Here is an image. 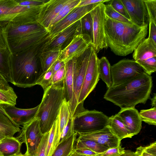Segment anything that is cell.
<instances>
[{
	"label": "cell",
	"mask_w": 156,
	"mask_h": 156,
	"mask_svg": "<svg viewBox=\"0 0 156 156\" xmlns=\"http://www.w3.org/2000/svg\"><path fill=\"white\" fill-rule=\"evenodd\" d=\"M47 40L10 54V82L22 88L30 87L36 85L44 73L39 56L42 45Z\"/></svg>",
	"instance_id": "obj_1"
},
{
	"label": "cell",
	"mask_w": 156,
	"mask_h": 156,
	"mask_svg": "<svg viewBox=\"0 0 156 156\" xmlns=\"http://www.w3.org/2000/svg\"><path fill=\"white\" fill-rule=\"evenodd\" d=\"M148 26L121 22L106 16L105 29L108 47L117 55L124 56L131 53L146 38Z\"/></svg>",
	"instance_id": "obj_2"
},
{
	"label": "cell",
	"mask_w": 156,
	"mask_h": 156,
	"mask_svg": "<svg viewBox=\"0 0 156 156\" xmlns=\"http://www.w3.org/2000/svg\"><path fill=\"white\" fill-rule=\"evenodd\" d=\"M152 86V77L145 73L108 88L104 98L121 109L135 107L146 103Z\"/></svg>",
	"instance_id": "obj_3"
},
{
	"label": "cell",
	"mask_w": 156,
	"mask_h": 156,
	"mask_svg": "<svg viewBox=\"0 0 156 156\" xmlns=\"http://www.w3.org/2000/svg\"><path fill=\"white\" fill-rule=\"evenodd\" d=\"M7 46L10 54L28 48L49 39L48 31L38 23L18 24L1 22Z\"/></svg>",
	"instance_id": "obj_4"
},
{
	"label": "cell",
	"mask_w": 156,
	"mask_h": 156,
	"mask_svg": "<svg viewBox=\"0 0 156 156\" xmlns=\"http://www.w3.org/2000/svg\"><path fill=\"white\" fill-rule=\"evenodd\" d=\"M64 100L63 84L52 85L44 92L35 117L44 134L50 131L56 120Z\"/></svg>",
	"instance_id": "obj_5"
},
{
	"label": "cell",
	"mask_w": 156,
	"mask_h": 156,
	"mask_svg": "<svg viewBox=\"0 0 156 156\" xmlns=\"http://www.w3.org/2000/svg\"><path fill=\"white\" fill-rule=\"evenodd\" d=\"M109 117L96 110L85 111L73 118L74 131L78 134L93 132L108 126Z\"/></svg>",
	"instance_id": "obj_6"
},
{
	"label": "cell",
	"mask_w": 156,
	"mask_h": 156,
	"mask_svg": "<svg viewBox=\"0 0 156 156\" xmlns=\"http://www.w3.org/2000/svg\"><path fill=\"white\" fill-rule=\"evenodd\" d=\"M93 47H89L80 56L74 58L73 74V97L70 107V116L73 118L76 114L78 101L83 83L87 66Z\"/></svg>",
	"instance_id": "obj_7"
},
{
	"label": "cell",
	"mask_w": 156,
	"mask_h": 156,
	"mask_svg": "<svg viewBox=\"0 0 156 156\" xmlns=\"http://www.w3.org/2000/svg\"><path fill=\"white\" fill-rule=\"evenodd\" d=\"M98 59L97 53L93 48L79 96L76 115L86 110L83 107L84 101L94 89L99 80Z\"/></svg>",
	"instance_id": "obj_8"
},
{
	"label": "cell",
	"mask_w": 156,
	"mask_h": 156,
	"mask_svg": "<svg viewBox=\"0 0 156 156\" xmlns=\"http://www.w3.org/2000/svg\"><path fill=\"white\" fill-rule=\"evenodd\" d=\"M105 4L101 3L90 12L93 20L92 46L97 53L108 48L105 37V24L106 15Z\"/></svg>",
	"instance_id": "obj_9"
},
{
	"label": "cell",
	"mask_w": 156,
	"mask_h": 156,
	"mask_svg": "<svg viewBox=\"0 0 156 156\" xmlns=\"http://www.w3.org/2000/svg\"><path fill=\"white\" fill-rule=\"evenodd\" d=\"M133 57L148 75H151L156 72V44L148 37L145 38L136 48Z\"/></svg>",
	"instance_id": "obj_10"
},
{
	"label": "cell",
	"mask_w": 156,
	"mask_h": 156,
	"mask_svg": "<svg viewBox=\"0 0 156 156\" xmlns=\"http://www.w3.org/2000/svg\"><path fill=\"white\" fill-rule=\"evenodd\" d=\"M112 85L146 73L144 69L133 59H123L111 66Z\"/></svg>",
	"instance_id": "obj_11"
},
{
	"label": "cell",
	"mask_w": 156,
	"mask_h": 156,
	"mask_svg": "<svg viewBox=\"0 0 156 156\" xmlns=\"http://www.w3.org/2000/svg\"><path fill=\"white\" fill-rule=\"evenodd\" d=\"M17 138L25 144L26 152L30 156H35L37 148L43 136L38 119L35 117L24 124Z\"/></svg>",
	"instance_id": "obj_12"
},
{
	"label": "cell",
	"mask_w": 156,
	"mask_h": 156,
	"mask_svg": "<svg viewBox=\"0 0 156 156\" xmlns=\"http://www.w3.org/2000/svg\"><path fill=\"white\" fill-rule=\"evenodd\" d=\"M81 34L80 20L48 39L42 45L41 52L61 51L65 48L76 35Z\"/></svg>",
	"instance_id": "obj_13"
},
{
	"label": "cell",
	"mask_w": 156,
	"mask_h": 156,
	"mask_svg": "<svg viewBox=\"0 0 156 156\" xmlns=\"http://www.w3.org/2000/svg\"><path fill=\"white\" fill-rule=\"evenodd\" d=\"M92 40L87 35L79 34L75 35L69 44L60 51L58 59L65 63L80 56L90 46Z\"/></svg>",
	"instance_id": "obj_14"
},
{
	"label": "cell",
	"mask_w": 156,
	"mask_h": 156,
	"mask_svg": "<svg viewBox=\"0 0 156 156\" xmlns=\"http://www.w3.org/2000/svg\"><path fill=\"white\" fill-rule=\"evenodd\" d=\"M100 3L80 7H76L74 8L65 17L48 30L49 39L53 37L73 24L80 20L82 17L89 13Z\"/></svg>",
	"instance_id": "obj_15"
},
{
	"label": "cell",
	"mask_w": 156,
	"mask_h": 156,
	"mask_svg": "<svg viewBox=\"0 0 156 156\" xmlns=\"http://www.w3.org/2000/svg\"><path fill=\"white\" fill-rule=\"evenodd\" d=\"M134 24L140 27L148 25V17L144 0H121Z\"/></svg>",
	"instance_id": "obj_16"
},
{
	"label": "cell",
	"mask_w": 156,
	"mask_h": 156,
	"mask_svg": "<svg viewBox=\"0 0 156 156\" xmlns=\"http://www.w3.org/2000/svg\"><path fill=\"white\" fill-rule=\"evenodd\" d=\"M26 9V6L20 5L16 0H0V22L17 23Z\"/></svg>",
	"instance_id": "obj_17"
},
{
	"label": "cell",
	"mask_w": 156,
	"mask_h": 156,
	"mask_svg": "<svg viewBox=\"0 0 156 156\" xmlns=\"http://www.w3.org/2000/svg\"><path fill=\"white\" fill-rule=\"evenodd\" d=\"M69 0H48L42 6L37 21L48 30L52 22Z\"/></svg>",
	"instance_id": "obj_18"
},
{
	"label": "cell",
	"mask_w": 156,
	"mask_h": 156,
	"mask_svg": "<svg viewBox=\"0 0 156 156\" xmlns=\"http://www.w3.org/2000/svg\"><path fill=\"white\" fill-rule=\"evenodd\" d=\"M78 135H79L78 138L93 141L108 148L120 145L121 140L112 132L108 126L95 132L80 133Z\"/></svg>",
	"instance_id": "obj_19"
},
{
	"label": "cell",
	"mask_w": 156,
	"mask_h": 156,
	"mask_svg": "<svg viewBox=\"0 0 156 156\" xmlns=\"http://www.w3.org/2000/svg\"><path fill=\"white\" fill-rule=\"evenodd\" d=\"M2 110L16 125L20 127L35 117L39 105L31 108L21 109L15 105H0Z\"/></svg>",
	"instance_id": "obj_20"
},
{
	"label": "cell",
	"mask_w": 156,
	"mask_h": 156,
	"mask_svg": "<svg viewBox=\"0 0 156 156\" xmlns=\"http://www.w3.org/2000/svg\"><path fill=\"white\" fill-rule=\"evenodd\" d=\"M132 137L137 135L142 128V121L138 111L135 107L121 109L117 114Z\"/></svg>",
	"instance_id": "obj_21"
},
{
	"label": "cell",
	"mask_w": 156,
	"mask_h": 156,
	"mask_svg": "<svg viewBox=\"0 0 156 156\" xmlns=\"http://www.w3.org/2000/svg\"><path fill=\"white\" fill-rule=\"evenodd\" d=\"M74 58L65 63L66 74L63 81V98L70 107L73 97V74Z\"/></svg>",
	"instance_id": "obj_22"
},
{
	"label": "cell",
	"mask_w": 156,
	"mask_h": 156,
	"mask_svg": "<svg viewBox=\"0 0 156 156\" xmlns=\"http://www.w3.org/2000/svg\"><path fill=\"white\" fill-rule=\"evenodd\" d=\"M22 144L17 137L5 136L0 141V152L3 156L17 154L20 152Z\"/></svg>",
	"instance_id": "obj_23"
},
{
	"label": "cell",
	"mask_w": 156,
	"mask_h": 156,
	"mask_svg": "<svg viewBox=\"0 0 156 156\" xmlns=\"http://www.w3.org/2000/svg\"><path fill=\"white\" fill-rule=\"evenodd\" d=\"M108 127L121 141L126 138H131L125 125L117 114L109 117Z\"/></svg>",
	"instance_id": "obj_24"
},
{
	"label": "cell",
	"mask_w": 156,
	"mask_h": 156,
	"mask_svg": "<svg viewBox=\"0 0 156 156\" xmlns=\"http://www.w3.org/2000/svg\"><path fill=\"white\" fill-rule=\"evenodd\" d=\"M19 127L6 115L0 106V131L5 136H12L16 133L20 132Z\"/></svg>",
	"instance_id": "obj_25"
},
{
	"label": "cell",
	"mask_w": 156,
	"mask_h": 156,
	"mask_svg": "<svg viewBox=\"0 0 156 156\" xmlns=\"http://www.w3.org/2000/svg\"><path fill=\"white\" fill-rule=\"evenodd\" d=\"M78 133L73 135L60 143L51 156H68L74 148Z\"/></svg>",
	"instance_id": "obj_26"
},
{
	"label": "cell",
	"mask_w": 156,
	"mask_h": 156,
	"mask_svg": "<svg viewBox=\"0 0 156 156\" xmlns=\"http://www.w3.org/2000/svg\"><path fill=\"white\" fill-rule=\"evenodd\" d=\"M111 66L109 61L106 57H103L99 58L98 67L99 78L105 83L108 88L112 85Z\"/></svg>",
	"instance_id": "obj_27"
},
{
	"label": "cell",
	"mask_w": 156,
	"mask_h": 156,
	"mask_svg": "<svg viewBox=\"0 0 156 156\" xmlns=\"http://www.w3.org/2000/svg\"><path fill=\"white\" fill-rule=\"evenodd\" d=\"M59 142L57 118L50 131L45 156H51Z\"/></svg>",
	"instance_id": "obj_28"
},
{
	"label": "cell",
	"mask_w": 156,
	"mask_h": 156,
	"mask_svg": "<svg viewBox=\"0 0 156 156\" xmlns=\"http://www.w3.org/2000/svg\"><path fill=\"white\" fill-rule=\"evenodd\" d=\"M70 117V111L69 104L67 102L64 100L61 106L58 117V130L59 141L62 132Z\"/></svg>",
	"instance_id": "obj_29"
},
{
	"label": "cell",
	"mask_w": 156,
	"mask_h": 156,
	"mask_svg": "<svg viewBox=\"0 0 156 156\" xmlns=\"http://www.w3.org/2000/svg\"><path fill=\"white\" fill-rule=\"evenodd\" d=\"M60 52L50 51L40 53L39 59L44 72L48 70L58 59Z\"/></svg>",
	"instance_id": "obj_30"
},
{
	"label": "cell",
	"mask_w": 156,
	"mask_h": 156,
	"mask_svg": "<svg viewBox=\"0 0 156 156\" xmlns=\"http://www.w3.org/2000/svg\"><path fill=\"white\" fill-rule=\"evenodd\" d=\"M86 148L97 154L103 152L109 149L102 146L93 141L76 138L74 149Z\"/></svg>",
	"instance_id": "obj_31"
},
{
	"label": "cell",
	"mask_w": 156,
	"mask_h": 156,
	"mask_svg": "<svg viewBox=\"0 0 156 156\" xmlns=\"http://www.w3.org/2000/svg\"><path fill=\"white\" fill-rule=\"evenodd\" d=\"M10 54L7 48L0 49V72L8 82H10L11 79L9 62Z\"/></svg>",
	"instance_id": "obj_32"
},
{
	"label": "cell",
	"mask_w": 156,
	"mask_h": 156,
	"mask_svg": "<svg viewBox=\"0 0 156 156\" xmlns=\"http://www.w3.org/2000/svg\"><path fill=\"white\" fill-rule=\"evenodd\" d=\"M80 0H69L62 8L50 24L48 30L61 20L68 14L73 9L76 7Z\"/></svg>",
	"instance_id": "obj_33"
},
{
	"label": "cell",
	"mask_w": 156,
	"mask_h": 156,
	"mask_svg": "<svg viewBox=\"0 0 156 156\" xmlns=\"http://www.w3.org/2000/svg\"><path fill=\"white\" fill-rule=\"evenodd\" d=\"M17 98L12 87L6 91L0 90V105H15Z\"/></svg>",
	"instance_id": "obj_34"
},
{
	"label": "cell",
	"mask_w": 156,
	"mask_h": 156,
	"mask_svg": "<svg viewBox=\"0 0 156 156\" xmlns=\"http://www.w3.org/2000/svg\"><path fill=\"white\" fill-rule=\"evenodd\" d=\"M80 20L81 34L88 35L92 41L93 37V20L90 12L82 17Z\"/></svg>",
	"instance_id": "obj_35"
},
{
	"label": "cell",
	"mask_w": 156,
	"mask_h": 156,
	"mask_svg": "<svg viewBox=\"0 0 156 156\" xmlns=\"http://www.w3.org/2000/svg\"><path fill=\"white\" fill-rule=\"evenodd\" d=\"M142 121L149 125H156V107L140 110L139 113Z\"/></svg>",
	"instance_id": "obj_36"
},
{
	"label": "cell",
	"mask_w": 156,
	"mask_h": 156,
	"mask_svg": "<svg viewBox=\"0 0 156 156\" xmlns=\"http://www.w3.org/2000/svg\"><path fill=\"white\" fill-rule=\"evenodd\" d=\"M107 2L108 4H105V11L107 16L111 19L119 22L130 24H133L131 21L116 11L109 3L108 2Z\"/></svg>",
	"instance_id": "obj_37"
},
{
	"label": "cell",
	"mask_w": 156,
	"mask_h": 156,
	"mask_svg": "<svg viewBox=\"0 0 156 156\" xmlns=\"http://www.w3.org/2000/svg\"><path fill=\"white\" fill-rule=\"evenodd\" d=\"M52 74L51 67L44 72L37 81L36 85L41 86L44 92L52 85Z\"/></svg>",
	"instance_id": "obj_38"
},
{
	"label": "cell",
	"mask_w": 156,
	"mask_h": 156,
	"mask_svg": "<svg viewBox=\"0 0 156 156\" xmlns=\"http://www.w3.org/2000/svg\"><path fill=\"white\" fill-rule=\"evenodd\" d=\"M135 152L137 156H156V141L147 146L138 147Z\"/></svg>",
	"instance_id": "obj_39"
},
{
	"label": "cell",
	"mask_w": 156,
	"mask_h": 156,
	"mask_svg": "<svg viewBox=\"0 0 156 156\" xmlns=\"http://www.w3.org/2000/svg\"><path fill=\"white\" fill-rule=\"evenodd\" d=\"M144 1L147 9L149 23H156V0Z\"/></svg>",
	"instance_id": "obj_40"
},
{
	"label": "cell",
	"mask_w": 156,
	"mask_h": 156,
	"mask_svg": "<svg viewBox=\"0 0 156 156\" xmlns=\"http://www.w3.org/2000/svg\"><path fill=\"white\" fill-rule=\"evenodd\" d=\"M108 2L116 11L130 20L129 16L121 0H110Z\"/></svg>",
	"instance_id": "obj_41"
},
{
	"label": "cell",
	"mask_w": 156,
	"mask_h": 156,
	"mask_svg": "<svg viewBox=\"0 0 156 156\" xmlns=\"http://www.w3.org/2000/svg\"><path fill=\"white\" fill-rule=\"evenodd\" d=\"M49 132L43 135L35 156H45Z\"/></svg>",
	"instance_id": "obj_42"
},
{
	"label": "cell",
	"mask_w": 156,
	"mask_h": 156,
	"mask_svg": "<svg viewBox=\"0 0 156 156\" xmlns=\"http://www.w3.org/2000/svg\"><path fill=\"white\" fill-rule=\"evenodd\" d=\"M125 151L124 148L120 145L109 148L103 152L97 154L95 156H119L123 154Z\"/></svg>",
	"instance_id": "obj_43"
},
{
	"label": "cell",
	"mask_w": 156,
	"mask_h": 156,
	"mask_svg": "<svg viewBox=\"0 0 156 156\" xmlns=\"http://www.w3.org/2000/svg\"><path fill=\"white\" fill-rule=\"evenodd\" d=\"M75 133L73 127V118L70 117L67 125L62 132L60 137L59 143L70 137Z\"/></svg>",
	"instance_id": "obj_44"
},
{
	"label": "cell",
	"mask_w": 156,
	"mask_h": 156,
	"mask_svg": "<svg viewBox=\"0 0 156 156\" xmlns=\"http://www.w3.org/2000/svg\"><path fill=\"white\" fill-rule=\"evenodd\" d=\"M66 74L65 65L56 72L52 76V85L63 84V81Z\"/></svg>",
	"instance_id": "obj_45"
},
{
	"label": "cell",
	"mask_w": 156,
	"mask_h": 156,
	"mask_svg": "<svg viewBox=\"0 0 156 156\" xmlns=\"http://www.w3.org/2000/svg\"><path fill=\"white\" fill-rule=\"evenodd\" d=\"M20 5L23 6H40L43 5L48 0H16Z\"/></svg>",
	"instance_id": "obj_46"
},
{
	"label": "cell",
	"mask_w": 156,
	"mask_h": 156,
	"mask_svg": "<svg viewBox=\"0 0 156 156\" xmlns=\"http://www.w3.org/2000/svg\"><path fill=\"white\" fill-rule=\"evenodd\" d=\"M149 36L148 37L156 44V23H149Z\"/></svg>",
	"instance_id": "obj_47"
},
{
	"label": "cell",
	"mask_w": 156,
	"mask_h": 156,
	"mask_svg": "<svg viewBox=\"0 0 156 156\" xmlns=\"http://www.w3.org/2000/svg\"><path fill=\"white\" fill-rule=\"evenodd\" d=\"M109 0H80L76 7H80L90 5L104 3L109 1Z\"/></svg>",
	"instance_id": "obj_48"
},
{
	"label": "cell",
	"mask_w": 156,
	"mask_h": 156,
	"mask_svg": "<svg viewBox=\"0 0 156 156\" xmlns=\"http://www.w3.org/2000/svg\"><path fill=\"white\" fill-rule=\"evenodd\" d=\"M12 88L4 75L0 72V90L6 91L10 90Z\"/></svg>",
	"instance_id": "obj_49"
},
{
	"label": "cell",
	"mask_w": 156,
	"mask_h": 156,
	"mask_svg": "<svg viewBox=\"0 0 156 156\" xmlns=\"http://www.w3.org/2000/svg\"><path fill=\"white\" fill-rule=\"evenodd\" d=\"M65 63L58 59L51 66L53 75L62 66L65 65Z\"/></svg>",
	"instance_id": "obj_50"
},
{
	"label": "cell",
	"mask_w": 156,
	"mask_h": 156,
	"mask_svg": "<svg viewBox=\"0 0 156 156\" xmlns=\"http://www.w3.org/2000/svg\"><path fill=\"white\" fill-rule=\"evenodd\" d=\"M7 48L2 26L0 22V49Z\"/></svg>",
	"instance_id": "obj_51"
},
{
	"label": "cell",
	"mask_w": 156,
	"mask_h": 156,
	"mask_svg": "<svg viewBox=\"0 0 156 156\" xmlns=\"http://www.w3.org/2000/svg\"><path fill=\"white\" fill-rule=\"evenodd\" d=\"M74 149L77 153L85 155L90 156H95L97 154L93 151L87 149L79 148Z\"/></svg>",
	"instance_id": "obj_52"
},
{
	"label": "cell",
	"mask_w": 156,
	"mask_h": 156,
	"mask_svg": "<svg viewBox=\"0 0 156 156\" xmlns=\"http://www.w3.org/2000/svg\"><path fill=\"white\" fill-rule=\"evenodd\" d=\"M119 156H137V155L135 152L125 150V152Z\"/></svg>",
	"instance_id": "obj_53"
},
{
	"label": "cell",
	"mask_w": 156,
	"mask_h": 156,
	"mask_svg": "<svg viewBox=\"0 0 156 156\" xmlns=\"http://www.w3.org/2000/svg\"><path fill=\"white\" fill-rule=\"evenodd\" d=\"M68 156H90L79 154L76 152L74 149L70 153Z\"/></svg>",
	"instance_id": "obj_54"
},
{
	"label": "cell",
	"mask_w": 156,
	"mask_h": 156,
	"mask_svg": "<svg viewBox=\"0 0 156 156\" xmlns=\"http://www.w3.org/2000/svg\"><path fill=\"white\" fill-rule=\"evenodd\" d=\"M156 94H154V95L152 98H151V105L152 107H156Z\"/></svg>",
	"instance_id": "obj_55"
},
{
	"label": "cell",
	"mask_w": 156,
	"mask_h": 156,
	"mask_svg": "<svg viewBox=\"0 0 156 156\" xmlns=\"http://www.w3.org/2000/svg\"><path fill=\"white\" fill-rule=\"evenodd\" d=\"M5 136L4 134L1 131H0V141ZM0 156H3L2 154L0 152Z\"/></svg>",
	"instance_id": "obj_56"
},
{
	"label": "cell",
	"mask_w": 156,
	"mask_h": 156,
	"mask_svg": "<svg viewBox=\"0 0 156 156\" xmlns=\"http://www.w3.org/2000/svg\"><path fill=\"white\" fill-rule=\"evenodd\" d=\"M15 156H23V154H22L21 152L19 154L16 155Z\"/></svg>",
	"instance_id": "obj_57"
},
{
	"label": "cell",
	"mask_w": 156,
	"mask_h": 156,
	"mask_svg": "<svg viewBox=\"0 0 156 156\" xmlns=\"http://www.w3.org/2000/svg\"><path fill=\"white\" fill-rule=\"evenodd\" d=\"M23 156H30L27 152H26L24 154H23Z\"/></svg>",
	"instance_id": "obj_58"
},
{
	"label": "cell",
	"mask_w": 156,
	"mask_h": 156,
	"mask_svg": "<svg viewBox=\"0 0 156 156\" xmlns=\"http://www.w3.org/2000/svg\"><path fill=\"white\" fill-rule=\"evenodd\" d=\"M16 155H11V156H15Z\"/></svg>",
	"instance_id": "obj_59"
}]
</instances>
